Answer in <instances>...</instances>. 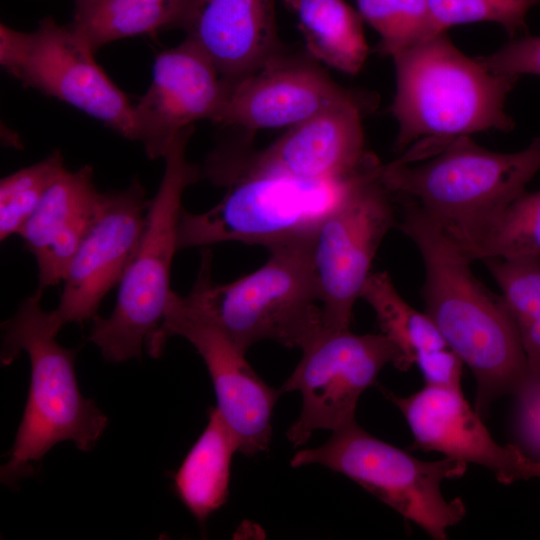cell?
I'll use <instances>...</instances> for the list:
<instances>
[{
    "label": "cell",
    "instance_id": "1f68e13d",
    "mask_svg": "<svg viewBox=\"0 0 540 540\" xmlns=\"http://www.w3.org/2000/svg\"><path fill=\"white\" fill-rule=\"evenodd\" d=\"M540 478V459L533 460L524 456L519 468V480Z\"/></svg>",
    "mask_w": 540,
    "mask_h": 540
},
{
    "label": "cell",
    "instance_id": "d4e9b609",
    "mask_svg": "<svg viewBox=\"0 0 540 540\" xmlns=\"http://www.w3.org/2000/svg\"><path fill=\"white\" fill-rule=\"evenodd\" d=\"M483 262L512 314L530 370L540 376V257Z\"/></svg>",
    "mask_w": 540,
    "mask_h": 540
},
{
    "label": "cell",
    "instance_id": "ffe728a7",
    "mask_svg": "<svg viewBox=\"0 0 540 540\" xmlns=\"http://www.w3.org/2000/svg\"><path fill=\"white\" fill-rule=\"evenodd\" d=\"M173 475L174 491L199 523L223 506L229 495L233 454L238 441L217 407Z\"/></svg>",
    "mask_w": 540,
    "mask_h": 540
},
{
    "label": "cell",
    "instance_id": "e0dca14e",
    "mask_svg": "<svg viewBox=\"0 0 540 540\" xmlns=\"http://www.w3.org/2000/svg\"><path fill=\"white\" fill-rule=\"evenodd\" d=\"M276 0H184L169 28L185 32L225 82L243 77L285 50Z\"/></svg>",
    "mask_w": 540,
    "mask_h": 540
},
{
    "label": "cell",
    "instance_id": "5bb4252c",
    "mask_svg": "<svg viewBox=\"0 0 540 540\" xmlns=\"http://www.w3.org/2000/svg\"><path fill=\"white\" fill-rule=\"evenodd\" d=\"M148 204L138 179L123 190L104 193L64 277L59 303L49 312L57 333L67 323L93 319L106 294L119 285L143 233Z\"/></svg>",
    "mask_w": 540,
    "mask_h": 540
},
{
    "label": "cell",
    "instance_id": "4dcf8cb0",
    "mask_svg": "<svg viewBox=\"0 0 540 540\" xmlns=\"http://www.w3.org/2000/svg\"><path fill=\"white\" fill-rule=\"evenodd\" d=\"M517 398L521 431L540 450V378L533 377Z\"/></svg>",
    "mask_w": 540,
    "mask_h": 540
},
{
    "label": "cell",
    "instance_id": "6da1fadb",
    "mask_svg": "<svg viewBox=\"0 0 540 540\" xmlns=\"http://www.w3.org/2000/svg\"><path fill=\"white\" fill-rule=\"evenodd\" d=\"M401 198L398 226L417 246L424 264L425 313L472 371L480 415L498 398L518 396L533 378L517 326L503 297L480 283L471 261L441 224L415 200Z\"/></svg>",
    "mask_w": 540,
    "mask_h": 540
},
{
    "label": "cell",
    "instance_id": "44dd1931",
    "mask_svg": "<svg viewBox=\"0 0 540 540\" xmlns=\"http://www.w3.org/2000/svg\"><path fill=\"white\" fill-rule=\"evenodd\" d=\"M296 15L307 53L317 61L357 74L367 55L362 17L344 0H283Z\"/></svg>",
    "mask_w": 540,
    "mask_h": 540
},
{
    "label": "cell",
    "instance_id": "9c48e42d",
    "mask_svg": "<svg viewBox=\"0 0 540 540\" xmlns=\"http://www.w3.org/2000/svg\"><path fill=\"white\" fill-rule=\"evenodd\" d=\"M374 155L310 235L309 252L326 330L350 329L352 310L387 232L398 223Z\"/></svg>",
    "mask_w": 540,
    "mask_h": 540
},
{
    "label": "cell",
    "instance_id": "9a60e30c",
    "mask_svg": "<svg viewBox=\"0 0 540 540\" xmlns=\"http://www.w3.org/2000/svg\"><path fill=\"white\" fill-rule=\"evenodd\" d=\"M215 123L249 131L290 128L333 106L367 96L336 83L309 53L284 50L259 69L225 82Z\"/></svg>",
    "mask_w": 540,
    "mask_h": 540
},
{
    "label": "cell",
    "instance_id": "7402d4cb",
    "mask_svg": "<svg viewBox=\"0 0 540 540\" xmlns=\"http://www.w3.org/2000/svg\"><path fill=\"white\" fill-rule=\"evenodd\" d=\"M450 237L471 262L540 257V189L525 190L471 231Z\"/></svg>",
    "mask_w": 540,
    "mask_h": 540
},
{
    "label": "cell",
    "instance_id": "4316f807",
    "mask_svg": "<svg viewBox=\"0 0 540 540\" xmlns=\"http://www.w3.org/2000/svg\"><path fill=\"white\" fill-rule=\"evenodd\" d=\"M65 170L59 150L0 181V240L20 234L54 181Z\"/></svg>",
    "mask_w": 540,
    "mask_h": 540
},
{
    "label": "cell",
    "instance_id": "3957f363",
    "mask_svg": "<svg viewBox=\"0 0 540 540\" xmlns=\"http://www.w3.org/2000/svg\"><path fill=\"white\" fill-rule=\"evenodd\" d=\"M41 297L36 291L2 324L1 363L9 365L26 352L31 365L24 413L0 469V480L8 487L34 475L59 442L71 441L81 451L93 449L108 424L94 401L81 394L75 373L77 349L56 341L58 333L41 307Z\"/></svg>",
    "mask_w": 540,
    "mask_h": 540
},
{
    "label": "cell",
    "instance_id": "7a4b0ae2",
    "mask_svg": "<svg viewBox=\"0 0 540 540\" xmlns=\"http://www.w3.org/2000/svg\"><path fill=\"white\" fill-rule=\"evenodd\" d=\"M400 163L427 159L449 142L488 130L510 131L505 101L518 76L488 70L458 50L446 31L392 56Z\"/></svg>",
    "mask_w": 540,
    "mask_h": 540
},
{
    "label": "cell",
    "instance_id": "f1b7e54d",
    "mask_svg": "<svg viewBox=\"0 0 540 540\" xmlns=\"http://www.w3.org/2000/svg\"><path fill=\"white\" fill-rule=\"evenodd\" d=\"M477 59L494 73L540 76V36L513 38L492 54Z\"/></svg>",
    "mask_w": 540,
    "mask_h": 540
},
{
    "label": "cell",
    "instance_id": "4fadbf2b",
    "mask_svg": "<svg viewBox=\"0 0 540 540\" xmlns=\"http://www.w3.org/2000/svg\"><path fill=\"white\" fill-rule=\"evenodd\" d=\"M188 340L202 357L217 398V409L233 431L239 452L266 451L272 435V414L279 390L268 386L252 369L243 352L203 308L171 292L162 324L146 347L159 357L169 337Z\"/></svg>",
    "mask_w": 540,
    "mask_h": 540
},
{
    "label": "cell",
    "instance_id": "f546056e",
    "mask_svg": "<svg viewBox=\"0 0 540 540\" xmlns=\"http://www.w3.org/2000/svg\"><path fill=\"white\" fill-rule=\"evenodd\" d=\"M415 364L426 385L461 389L462 360L448 347L422 352Z\"/></svg>",
    "mask_w": 540,
    "mask_h": 540
},
{
    "label": "cell",
    "instance_id": "ba28073f",
    "mask_svg": "<svg viewBox=\"0 0 540 540\" xmlns=\"http://www.w3.org/2000/svg\"><path fill=\"white\" fill-rule=\"evenodd\" d=\"M358 171L328 180L264 174L232 177L221 185L227 188L223 198L209 210L183 209L178 250L223 242L269 248L309 234L342 199Z\"/></svg>",
    "mask_w": 540,
    "mask_h": 540
},
{
    "label": "cell",
    "instance_id": "5b68a950",
    "mask_svg": "<svg viewBox=\"0 0 540 540\" xmlns=\"http://www.w3.org/2000/svg\"><path fill=\"white\" fill-rule=\"evenodd\" d=\"M194 131H181L164 155V173L149 201L138 246L118 285L111 314L95 316L89 340L108 362L139 358L159 330L171 292L172 262L178 251V226L185 190L201 177V168L186 158Z\"/></svg>",
    "mask_w": 540,
    "mask_h": 540
},
{
    "label": "cell",
    "instance_id": "484cf974",
    "mask_svg": "<svg viewBox=\"0 0 540 540\" xmlns=\"http://www.w3.org/2000/svg\"><path fill=\"white\" fill-rule=\"evenodd\" d=\"M358 12L380 36L376 51L393 56L443 32L429 0H355Z\"/></svg>",
    "mask_w": 540,
    "mask_h": 540
},
{
    "label": "cell",
    "instance_id": "30bf717a",
    "mask_svg": "<svg viewBox=\"0 0 540 540\" xmlns=\"http://www.w3.org/2000/svg\"><path fill=\"white\" fill-rule=\"evenodd\" d=\"M68 25L45 17L32 32L0 26V63L22 85L64 101L136 141L133 106Z\"/></svg>",
    "mask_w": 540,
    "mask_h": 540
},
{
    "label": "cell",
    "instance_id": "ac0fdd59",
    "mask_svg": "<svg viewBox=\"0 0 540 540\" xmlns=\"http://www.w3.org/2000/svg\"><path fill=\"white\" fill-rule=\"evenodd\" d=\"M385 392L404 416L416 449L481 465L503 484L519 481L525 454L517 446H502L492 438L461 389L425 385L407 397Z\"/></svg>",
    "mask_w": 540,
    "mask_h": 540
},
{
    "label": "cell",
    "instance_id": "603a6c76",
    "mask_svg": "<svg viewBox=\"0 0 540 540\" xmlns=\"http://www.w3.org/2000/svg\"><path fill=\"white\" fill-rule=\"evenodd\" d=\"M184 0H74L71 27L96 52L113 41L169 28Z\"/></svg>",
    "mask_w": 540,
    "mask_h": 540
},
{
    "label": "cell",
    "instance_id": "8992f818",
    "mask_svg": "<svg viewBox=\"0 0 540 540\" xmlns=\"http://www.w3.org/2000/svg\"><path fill=\"white\" fill-rule=\"evenodd\" d=\"M424 160L382 164L381 181L394 196L415 200L449 235L459 236L525 191L540 170V137L521 151L499 153L462 136Z\"/></svg>",
    "mask_w": 540,
    "mask_h": 540
},
{
    "label": "cell",
    "instance_id": "8fae6325",
    "mask_svg": "<svg viewBox=\"0 0 540 540\" xmlns=\"http://www.w3.org/2000/svg\"><path fill=\"white\" fill-rule=\"evenodd\" d=\"M366 97L345 102L300 122L262 150L219 146L207 157L202 176L221 186L240 175H280L303 180L347 177L374 155L365 148L363 116L374 108Z\"/></svg>",
    "mask_w": 540,
    "mask_h": 540
},
{
    "label": "cell",
    "instance_id": "52a82bcc",
    "mask_svg": "<svg viewBox=\"0 0 540 540\" xmlns=\"http://www.w3.org/2000/svg\"><path fill=\"white\" fill-rule=\"evenodd\" d=\"M290 464H318L345 475L435 540H445L447 530L466 514L462 499L446 500L441 492L443 481L465 474L466 462L446 456L419 460L374 437L356 420L333 431L323 445L299 450Z\"/></svg>",
    "mask_w": 540,
    "mask_h": 540
},
{
    "label": "cell",
    "instance_id": "2e32d148",
    "mask_svg": "<svg viewBox=\"0 0 540 540\" xmlns=\"http://www.w3.org/2000/svg\"><path fill=\"white\" fill-rule=\"evenodd\" d=\"M224 96L214 64L185 38L155 58L151 84L133 106L136 141L150 159L163 158L181 131L200 120L216 122Z\"/></svg>",
    "mask_w": 540,
    "mask_h": 540
},
{
    "label": "cell",
    "instance_id": "cb8c5ba5",
    "mask_svg": "<svg viewBox=\"0 0 540 540\" xmlns=\"http://www.w3.org/2000/svg\"><path fill=\"white\" fill-rule=\"evenodd\" d=\"M360 298L374 310L381 333L400 350L401 370H408L418 354L447 347L433 321L400 296L387 272H372Z\"/></svg>",
    "mask_w": 540,
    "mask_h": 540
},
{
    "label": "cell",
    "instance_id": "277c9868",
    "mask_svg": "<svg viewBox=\"0 0 540 540\" xmlns=\"http://www.w3.org/2000/svg\"><path fill=\"white\" fill-rule=\"evenodd\" d=\"M310 235L270 246V256L260 268L227 284L213 281L212 254L203 250L196 281L187 295L245 353L268 339L303 349L324 330Z\"/></svg>",
    "mask_w": 540,
    "mask_h": 540
},
{
    "label": "cell",
    "instance_id": "83f0119b",
    "mask_svg": "<svg viewBox=\"0 0 540 540\" xmlns=\"http://www.w3.org/2000/svg\"><path fill=\"white\" fill-rule=\"evenodd\" d=\"M540 0H429L440 31L465 23L495 22L513 39L526 32V15Z\"/></svg>",
    "mask_w": 540,
    "mask_h": 540
},
{
    "label": "cell",
    "instance_id": "d6986e66",
    "mask_svg": "<svg viewBox=\"0 0 540 540\" xmlns=\"http://www.w3.org/2000/svg\"><path fill=\"white\" fill-rule=\"evenodd\" d=\"M104 193L89 165L64 170L47 190L19 236L35 258L37 292L63 282L70 263L100 210Z\"/></svg>",
    "mask_w": 540,
    "mask_h": 540
},
{
    "label": "cell",
    "instance_id": "7c38bea8",
    "mask_svg": "<svg viewBox=\"0 0 540 540\" xmlns=\"http://www.w3.org/2000/svg\"><path fill=\"white\" fill-rule=\"evenodd\" d=\"M303 355L279 393L299 392L302 409L287 430L295 447L316 430L336 431L355 421L361 394L388 364L401 370L402 354L385 335L324 329L302 349Z\"/></svg>",
    "mask_w": 540,
    "mask_h": 540
}]
</instances>
